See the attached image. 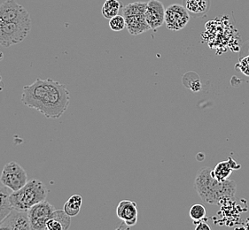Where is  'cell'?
<instances>
[{
    "label": "cell",
    "mask_w": 249,
    "mask_h": 230,
    "mask_svg": "<svg viewBox=\"0 0 249 230\" xmlns=\"http://www.w3.org/2000/svg\"><path fill=\"white\" fill-rule=\"evenodd\" d=\"M55 210L54 206L45 200L32 206L28 211L31 230H45L47 220Z\"/></svg>",
    "instance_id": "ba28073f"
},
{
    "label": "cell",
    "mask_w": 249,
    "mask_h": 230,
    "mask_svg": "<svg viewBox=\"0 0 249 230\" xmlns=\"http://www.w3.org/2000/svg\"><path fill=\"white\" fill-rule=\"evenodd\" d=\"M191 15L184 5H170L165 11V24L171 31H179L189 22Z\"/></svg>",
    "instance_id": "52a82bcc"
},
{
    "label": "cell",
    "mask_w": 249,
    "mask_h": 230,
    "mask_svg": "<svg viewBox=\"0 0 249 230\" xmlns=\"http://www.w3.org/2000/svg\"><path fill=\"white\" fill-rule=\"evenodd\" d=\"M31 30V20L20 22H0V45L10 47L25 39Z\"/></svg>",
    "instance_id": "5b68a950"
},
{
    "label": "cell",
    "mask_w": 249,
    "mask_h": 230,
    "mask_svg": "<svg viewBox=\"0 0 249 230\" xmlns=\"http://www.w3.org/2000/svg\"><path fill=\"white\" fill-rule=\"evenodd\" d=\"M0 181L8 190L16 191L21 189L29 181L25 169L17 162L12 161L4 166Z\"/></svg>",
    "instance_id": "8992f818"
},
{
    "label": "cell",
    "mask_w": 249,
    "mask_h": 230,
    "mask_svg": "<svg viewBox=\"0 0 249 230\" xmlns=\"http://www.w3.org/2000/svg\"><path fill=\"white\" fill-rule=\"evenodd\" d=\"M236 67H238L245 75L249 76V55L239 60V63L236 65Z\"/></svg>",
    "instance_id": "44dd1931"
},
{
    "label": "cell",
    "mask_w": 249,
    "mask_h": 230,
    "mask_svg": "<svg viewBox=\"0 0 249 230\" xmlns=\"http://www.w3.org/2000/svg\"><path fill=\"white\" fill-rule=\"evenodd\" d=\"M122 7V4L118 0H106L102 6L101 13L106 19L110 20L111 18L119 15V11Z\"/></svg>",
    "instance_id": "ac0fdd59"
},
{
    "label": "cell",
    "mask_w": 249,
    "mask_h": 230,
    "mask_svg": "<svg viewBox=\"0 0 249 230\" xmlns=\"http://www.w3.org/2000/svg\"><path fill=\"white\" fill-rule=\"evenodd\" d=\"M21 103L47 119H59L70 105V92L60 82L37 78L32 84L23 87Z\"/></svg>",
    "instance_id": "6da1fadb"
},
{
    "label": "cell",
    "mask_w": 249,
    "mask_h": 230,
    "mask_svg": "<svg viewBox=\"0 0 249 230\" xmlns=\"http://www.w3.org/2000/svg\"><path fill=\"white\" fill-rule=\"evenodd\" d=\"M146 6L147 3L134 2L124 7L123 16L124 17L126 28L130 35H140L151 30L144 16Z\"/></svg>",
    "instance_id": "277c9868"
},
{
    "label": "cell",
    "mask_w": 249,
    "mask_h": 230,
    "mask_svg": "<svg viewBox=\"0 0 249 230\" xmlns=\"http://www.w3.org/2000/svg\"><path fill=\"white\" fill-rule=\"evenodd\" d=\"M236 187L233 181H220L215 179L209 167L199 170L195 177V190L202 201L210 205H220L223 201L232 198Z\"/></svg>",
    "instance_id": "7a4b0ae2"
},
{
    "label": "cell",
    "mask_w": 249,
    "mask_h": 230,
    "mask_svg": "<svg viewBox=\"0 0 249 230\" xmlns=\"http://www.w3.org/2000/svg\"><path fill=\"white\" fill-rule=\"evenodd\" d=\"M165 11L164 5L159 0L147 2L144 16L151 30H156L165 23Z\"/></svg>",
    "instance_id": "8fae6325"
},
{
    "label": "cell",
    "mask_w": 249,
    "mask_h": 230,
    "mask_svg": "<svg viewBox=\"0 0 249 230\" xmlns=\"http://www.w3.org/2000/svg\"><path fill=\"white\" fill-rule=\"evenodd\" d=\"M4 59V54H3V52L0 50V61Z\"/></svg>",
    "instance_id": "603a6c76"
},
{
    "label": "cell",
    "mask_w": 249,
    "mask_h": 230,
    "mask_svg": "<svg viewBox=\"0 0 249 230\" xmlns=\"http://www.w3.org/2000/svg\"><path fill=\"white\" fill-rule=\"evenodd\" d=\"M30 20V13L15 0H5L0 5V22H20Z\"/></svg>",
    "instance_id": "9c48e42d"
},
{
    "label": "cell",
    "mask_w": 249,
    "mask_h": 230,
    "mask_svg": "<svg viewBox=\"0 0 249 230\" xmlns=\"http://www.w3.org/2000/svg\"><path fill=\"white\" fill-rule=\"evenodd\" d=\"M109 27L115 32H120L126 28V21L123 15H116L109 20Z\"/></svg>",
    "instance_id": "ffe728a7"
},
{
    "label": "cell",
    "mask_w": 249,
    "mask_h": 230,
    "mask_svg": "<svg viewBox=\"0 0 249 230\" xmlns=\"http://www.w3.org/2000/svg\"><path fill=\"white\" fill-rule=\"evenodd\" d=\"M190 217L194 221L206 219V208L202 205L196 204L190 209Z\"/></svg>",
    "instance_id": "d6986e66"
},
{
    "label": "cell",
    "mask_w": 249,
    "mask_h": 230,
    "mask_svg": "<svg viewBox=\"0 0 249 230\" xmlns=\"http://www.w3.org/2000/svg\"><path fill=\"white\" fill-rule=\"evenodd\" d=\"M239 168L240 165L232 158H229L228 160L222 161L215 165V167L212 170V175H214L215 179L220 181H224L229 179L233 171L239 170Z\"/></svg>",
    "instance_id": "4fadbf2b"
},
{
    "label": "cell",
    "mask_w": 249,
    "mask_h": 230,
    "mask_svg": "<svg viewBox=\"0 0 249 230\" xmlns=\"http://www.w3.org/2000/svg\"><path fill=\"white\" fill-rule=\"evenodd\" d=\"M10 194L7 188L0 186V223L13 210L9 201Z\"/></svg>",
    "instance_id": "e0dca14e"
},
{
    "label": "cell",
    "mask_w": 249,
    "mask_h": 230,
    "mask_svg": "<svg viewBox=\"0 0 249 230\" xmlns=\"http://www.w3.org/2000/svg\"><path fill=\"white\" fill-rule=\"evenodd\" d=\"M194 225H195L196 230H210V226L207 223V219L194 221Z\"/></svg>",
    "instance_id": "7402d4cb"
},
{
    "label": "cell",
    "mask_w": 249,
    "mask_h": 230,
    "mask_svg": "<svg viewBox=\"0 0 249 230\" xmlns=\"http://www.w3.org/2000/svg\"><path fill=\"white\" fill-rule=\"evenodd\" d=\"M0 230H31L28 212L13 209L0 223Z\"/></svg>",
    "instance_id": "30bf717a"
},
{
    "label": "cell",
    "mask_w": 249,
    "mask_h": 230,
    "mask_svg": "<svg viewBox=\"0 0 249 230\" xmlns=\"http://www.w3.org/2000/svg\"><path fill=\"white\" fill-rule=\"evenodd\" d=\"M49 190L39 180L29 181L21 189L11 192L10 205L13 209L28 212L32 206L46 200Z\"/></svg>",
    "instance_id": "3957f363"
},
{
    "label": "cell",
    "mask_w": 249,
    "mask_h": 230,
    "mask_svg": "<svg viewBox=\"0 0 249 230\" xmlns=\"http://www.w3.org/2000/svg\"><path fill=\"white\" fill-rule=\"evenodd\" d=\"M116 214L125 225L132 227L138 223V205L130 200H122L116 208Z\"/></svg>",
    "instance_id": "7c38bea8"
},
{
    "label": "cell",
    "mask_w": 249,
    "mask_h": 230,
    "mask_svg": "<svg viewBox=\"0 0 249 230\" xmlns=\"http://www.w3.org/2000/svg\"><path fill=\"white\" fill-rule=\"evenodd\" d=\"M71 217L64 210L55 209L50 219L47 220L46 229L48 230H67L70 229Z\"/></svg>",
    "instance_id": "5bb4252c"
},
{
    "label": "cell",
    "mask_w": 249,
    "mask_h": 230,
    "mask_svg": "<svg viewBox=\"0 0 249 230\" xmlns=\"http://www.w3.org/2000/svg\"><path fill=\"white\" fill-rule=\"evenodd\" d=\"M83 204V197L79 194L71 196L70 199L66 202L63 210L70 217H75L77 215L81 210V206Z\"/></svg>",
    "instance_id": "2e32d148"
},
{
    "label": "cell",
    "mask_w": 249,
    "mask_h": 230,
    "mask_svg": "<svg viewBox=\"0 0 249 230\" xmlns=\"http://www.w3.org/2000/svg\"><path fill=\"white\" fill-rule=\"evenodd\" d=\"M185 9L195 17L204 16L210 8V0H183Z\"/></svg>",
    "instance_id": "9a60e30c"
}]
</instances>
